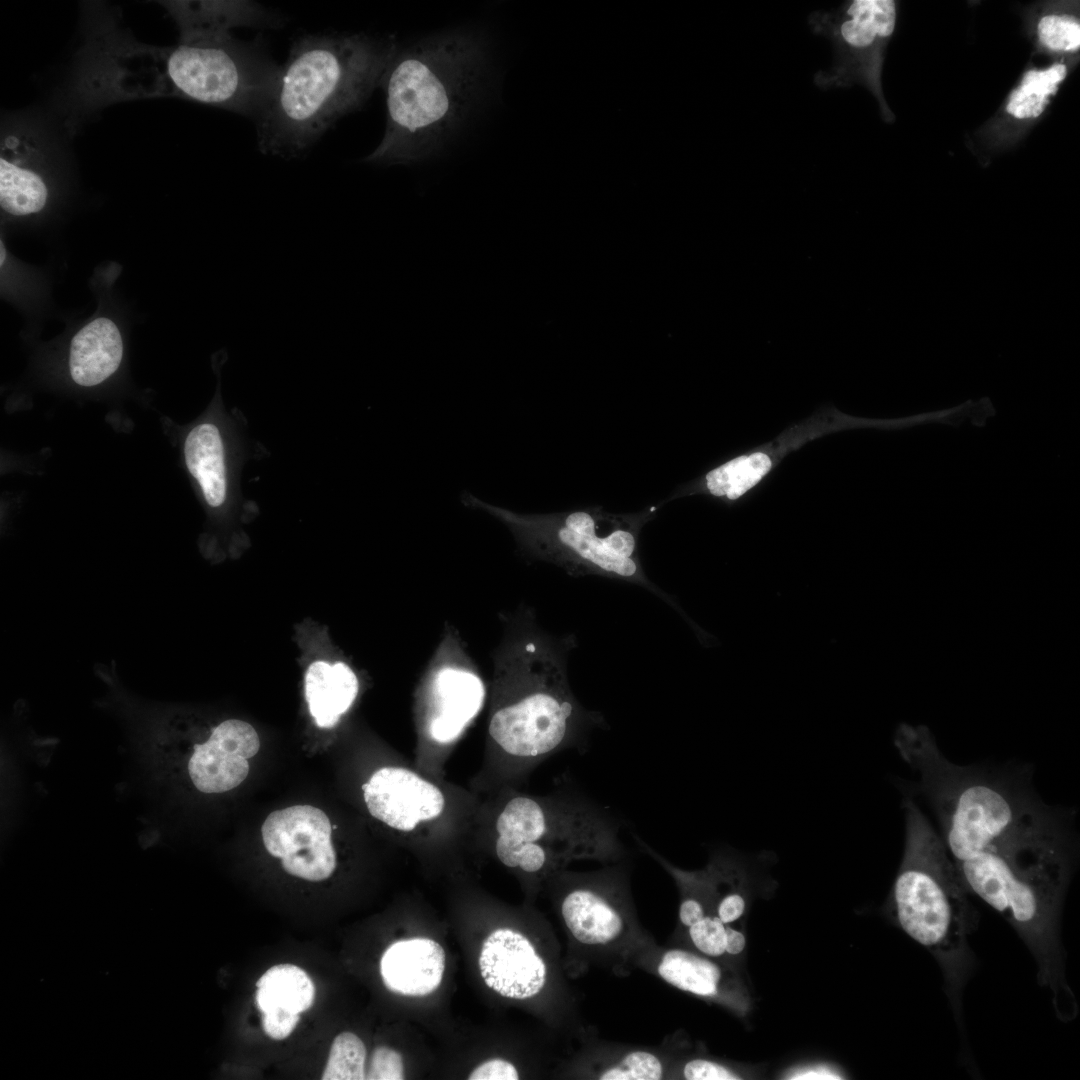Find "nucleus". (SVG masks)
<instances>
[{
	"label": "nucleus",
	"instance_id": "23",
	"mask_svg": "<svg viewBox=\"0 0 1080 1080\" xmlns=\"http://www.w3.org/2000/svg\"><path fill=\"white\" fill-rule=\"evenodd\" d=\"M1065 76L1066 67L1062 64L1041 71L1029 70L1020 86L1012 92L1007 112L1020 119L1039 116L1048 103V96L1056 93Z\"/></svg>",
	"mask_w": 1080,
	"mask_h": 1080
},
{
	"label": "nucleus",
	"instance_id": "20",
	"mask_svg": "<svg viewBox=\"0 0 1080 1080\" xmlns=\"http://www.w3.org/2000/svg\"><path fill=\"white\" fill-rule=\"evenodd\" d=\"M256 1003L263 1013L287 1012L301 1014L314 1001L315 987L310 977L293 964H278L269 968L256 983Z\"/></svg>",
	"mask_w": 1080,
	"mask_h": 1080
},
{
	"label": "nucleus",
	"instance_id": "5",
	"mask_svg": "<svg viewBox=\"0 0 1080 1080\" xmlns=\"http://www.w3.org/2000/svg\"><path fill=\"white\" fill-rule=\"evenodd\" d=\"M905 849L891 893L902 930L940 965L955 1006L972 967L973 915L965 889L935 827L904 794Z\"/></svg>",
	"mask_w": 1080,
	"mask_h": 1080
},
{
	"label": "nucleus",
	"instance_id": "15",
	"mask_svg": "<svg viewBox=\"0 0 1080 1080\" xmlns=\"http://www.w3.org/2000/svg\"><path fill=\"white\" fill-rule=\"evenodd\" d=\"M614 884L583 879L566 891L561 914L567 928L580 943L604 945L622 933L624 921L618 906L620 890Z\"/></svg>",
	"mask_w": 1080,
	"mask_h": 1080
},
{
	"label": "nucleus",
	"instance_id": "4",
	"mask_svg": "<svg viewBox=\"0 0 1080 1080\" xmlns=\"http://www.w3.org/2000/svg\"><path fill=\"white\" fill-rule=\"evenodd\" d=\"M399 45L392 36L308 35L291 47L274 90L255 119L259 149L301 155L382 84Z\"/></svg>",
	"mask_w": 1080,
	"mask_h": 1080
},
{
	"label": "nucleus",
	"instance_id": "7",
	"mask_svg": "<svg viewBox=\"0 0 1080 1080\" xmlns=\"http://www.w3.org/2000/svg\"><path fill=\"white\" fill-rule=\"evenodd\" d=\"M494 812L481 817L478 836H493L508 868L538 875L576 859L609 860L622 853L618 826L606 812L575 794L534 796L510 787Z\"/></svg>",
	"mask_w": 1080,
	"mask_h": 1080
},
{
	"label": "nucleus",
	"instance_id": "27",
	"mask_svg": "<svg viewBox=\"0 0 1080 1080\" xmlns=\"http://www.w3.org/2000/svg\"><path fill=\"white\" fill-rule=\"evenodd\" d=\"M689 936L704 955L717 957L726 952V926L718 916H704L689 927Z\"/></svg>",
	"mask_w": 1080,
	"mask_h": 1080
},
{
	"label": "nucleus",
	"instance_id": "11",
	"mask_svg": "<svg viewBox=\"0 0 1080 1080\" xmlns=\"http://www.w3.org/2000/svg\"><path fill=\"white\" fill-rule=\"evenodd\" d=\"M261 833L266 850L281 859L287 873L317 882L334 872L332 825L319 808L296 805L276 810L264 821Z\"/></svg>",
	"mask_w": 1080,
	"mask_h": 1080
},
{
	"label": "nucleus",
	"instance_id": "9",
	"mask_svg": "<svg viewBox=\"0 0 1080 1080\" xmlns=\"http://www.w3.org/2000/svg\"><path fill=\"white\" fill-rule=\"evenodd\" d=\"M487 699L485 683L458 633H444L419 682L414 715L419 770L433 762L463 736Z\"/></svg>",
	"mask_w": 1080,
	"mask_h": 1080
},
{
	"label": "nucleus",
	"instance_id": "32",
	"mask_svg": "<svg viewBox=\"0 0 1080 1080\" xmlns=\"http://www.w3.org/2000/svg\"><path fill=\"white\" fill-rule=\"evenodd\" d=\"M746 908V899L740 891H729L724 894L717 906V916L724 924H729L739 919Z\"/></svg>",
	"mask_w": 1080,
	"mask_h": 1080
},
{
	"label": "nucleus",
	"instance_id": "14",
	"mask_svg": "<svg viewBox=\"0 0 1080 1080\" xmlns=\"http://www.w3.org/2000/svg\"><path fill=\"white\" fill-rule=\"evenodd\" d=\"M478 964L485 984L506 998L534 997L546 983L542 957L527 937L509 928L496 929L485 939Z\"/></svg>",
	"mask_w": 1080,
	"mask_h": 1080
},
{
	"label": "nucleus",
	"instance_id": "18",
	"mask_svg": "<svg viewBox=\"0 0 1080 1080\" xmlns=\"http://www.w3.org/2000/svg\"><path fill=\"white\" fill-rule=\"evenodd\" d=\"M359 682L353 670L343 662L330 665L312 663L305 675V695L309 711L322 728L335 726L355 701Z\"/></svg>",
	"mask_w": 1080,
	"mask_h": 1080
},
{
	"label": "nucleus",
	"instance_id": "35",
	"mask_svg": "<svg viewBox=\"0 0 1080 1080\" xmlns=\"http://www.w3.org/2000/svg\"><path fill=\"white\" fill-rule=\"evenodd\" d=\"M746 940L744 935L731 928L726 927V944L725 951L731 955L740 954L745 948Z\"/></svg>",
	"mask_w": 1080,
	"mask_h": 1080
},
{
	"label": "nucleus",
	"instance_id": "19",
	"mask_svg": "<svg viewBox=\"0 0 1080 1080\" xmlns=\"http://www.w3.org/2000/svg\"><path fill=\"white\" fill-rule=\"evenodd\" d=\"M184 458L209 506H221L227 496L224 446L218 427L209 422L195 426L184 443Z\"/></svg>",
	"mask_w": 1080,
	"mask_h": 1080
},
{
	"label": "nucleus",
	"instance_id": "26",
	"mask_svg": "<svg viewBox=\"0 0 1080 1080\" xmlns=\"http://www.w3.org/2000/svg\"><path fill=\"white\" fill-rule=\"evenodd\" d=\"M1041 43L1053 50L1073 51L1080 47V26L1067 16L1049 15L1038 24Z\"/></svg>",
	"mask_w": 1080,
	"mask_h": 1080
},
{
	"label": "nucleus",
	"instance_id": "24",
	"mask_svg": "<svg viewBox=\"0 0 1080 1080\" xmlns=\"http://www.w3.org/2000/svg\"><path fill=\"white\" fill-rule=\"evenodd\" d=\"M366 1047L352 1032H342L332 1042L323 1080L365 1079Z\"/></svg>",
	"mask_w": 1080,
	"mask_h": 1080
},
{
	"label": "nucleus",
	"instance_id": "25",
	"mask_svg": "<svg viewBox=\"0 0 1080 1080\" xmlns=\"http://www.w3.org/2000/svg\"><path fill=\"white\" fill-rule=\"evenodd\" d=\"M663 1076V1066L658 1057L646 1051H634L607 1070L601 1080H658Z\"/></svg>",
	"mask_w": 1080,
	"mask_h": 1080
},
{
	"label": "nucleus",
	"instance_id": "36",
	"mask_svg": "<svg viewBox=\"0 0 1080 1080\" xmlns=\"http://www.w3.org/2000/svg\"><path fill=\"white\" fill-rule=\"evenodd\" d=\"M4 259H5V250H4V247H3V243L1 242V259H0L1 265L4 262Z\"/></svg>",
	"mask_w": 1080,
	"mask_h": 1080
},
{
	"label": "nucleus",
	"instance_id": "10",
	"mask_svg": "<svg viewBox=\"0 0 1080 1080\" xmlns=\"http://www.w3.org/2000/svg\"><path fill=\"white\" fill-rule=\"evenodd\" d=\"M895 24L893 0H853L831 10L813 11L808 16L812 33L828 39L833 48L832 65L815 73V85L822 90L849 85L858 56L890 37Z\"/></svg>",
	"mask_w": 1080,
	"mask_h": 1080
},
{
	"label": "nucleus",
	"instance_id": "17",
	"mask_svg": "<svg viewBox=\"0 0 1080 1080\" xmlns=\"http://www.w3.org/2000/svg\"><path fill=\"white\" fill-rule=\"evenodd\" d=\"M123 349L117 325L108 318H96L71 340L68 359L71 379L82 387L103 383L119 368Z\"/></svg>",
	"mask_w": 1080,
	"mask_h": 1080
},
{
	"label": "nucleus",
	"instance_id": "1",
	"mask_svg": "<svg viewBox=\"0 0 1080 1080\" xmlns=\"http://www.w3.org/2000/svg\"><path fill=\"white\" fill-rule=\"evenodd\" d=\"M161 3L179 28V41L172 46L138 42L119 26L115 13L89 12L69 86L73 110L174 97L256 119L272 95L280 66L261 42L239 40L231 29L266 23L268 12L248 1Z\"/></svg>",
	"mask_w": 1080,
	"mask_h": 1080
},
{
	"label": "nucleus",
	"instance_id": "2",
	"mask_svg": "<svg viewBox=\"0 0 1080 1080\" xmlns=\"http://www.w3.org/2000/svg\"><path fill=\"white\" fill-rule=\"evenodd\" d=\"M575 646L573 635L553 637L529 613L510 623L495 657L487 728L499 781L521 780L549 756L583 745L605 724L569 685L567 659Z\"/></svg>",
	"mask_w": 1080,
	"mask_h": 1080
},
{
	"label": "nucleus",
	"instance_id": "3",
	"mask_svg": "<svg viewBox=\"0 0 1080 1080\" xmlns=\"http://www.w3.org/2000/svg\"><path fill=\"white\" fill-rule=\"evenodd\" d=\"M492 59L485 36L453 29L399 47L384 75V136L365 162L405 164L444 148L481 104Z\"/></svg>",
	"mask_w": 1080,
	"mask_h": 1080
},
{
	"label": "nucleus",
	"instance_id": "22",
	"mask_svg": "<svg viewBox=\"0 0 1080 1080\" xmlns=\"http://www.w3.org/2000/svg\"><path fill=\"white\" fill-rule=\"evenodd\" d=\"M771 460L763 453L740 456L709 471L704 488L711 495L736 500L769 471Z\"/></svg>",
	"mask_w": 1080,
	"mask_h": 1080
},
{
	"label": "nucleus",
	"instance_id": "6",
	"mask_svg": "<svg viewBox=\"0 0 1080 1080\" xmlns=\"http://www.w3.org/2000/svg\"><path fill=\"white\" fill-rule=\"evenodd\" d=\"M462 502L502 522L529 559L554 564L573 577L594 575L630 582L677 608L671 596L649 580L639 557L641 530L663 502L635 513H611L597 506L545 514L516 513L467 492Z\"/></svg>",
	"mask_w": 1080,
	"mask_h": 1080
},
{
	"label": "nucleus",
	"instance_id": "31",
	"mask_svg": "<svg viewBox=\"0 0 1080 1080\" xmlns=\"http://www.w3.org/2000/svg\"><path fill=\"white\" fill-rule=\"evenodd\" d=\"M299 1019V1014L287 1012L263 1013L262 1027L264 1032L270 1038L275 1040H282L287 1038L293 1032Z\"/></svg>",
	"mask_w": 1080,
	"mask_h": 1080
},
{
	"label": "nucleus",
	"instance_id": "34",
	"mask_svg": "<svg viewBox=\"0 0 1080 1080\" xmlns=\"http://www.w3.org/2000/svg\"><path fill=\"white\" fill-rule=\"evenodd\" d=\"M790 1079H841V1076L829 1068L813 1067L793 1073Z\"/></svg>",
	"mask_w": 1080,
	"mask_h": 1080
},
{
	"label": "nucleus",
	"instance_id": "29",
	"mask_svg": "<svg viewBox=\"0 0 1080 1080\" xmlns=\"http://www.w3.org/2000/svg\"><path fill=\"white\" fill-rule=\"evenodd\" d=\"M683 1075L688 1080H737L740 1077L728 1068L705 1059H694L686 1063Z\"/></svg>",
	"mask_w": 1080,
	"mask_h": 1080
},
{
	"label": "nucleus",
	"instance_id": "8",
	"mask_svg": "<svg viewBox=\"0 0 1080 1080\" xmlns=\"http://www.w3.org/2000/svg\"><path fill=\"white\" fill-rule=\"evenodd\" d=\"M370 815L413 841L443 836H478L482 804L455 792L419 769L383 766L362 785Z\"/></svg>",
	"mask_w": 1080,
	"mask_h": 1080
},
{
	"label": "nucleus",
	"instance_id": "16",
	"mask_svg": "<svg viewBox=\"0 0 1080 1080\" xmlns=\"http://www.w3.org/2000/svg\"><path fill=\"white\" fill-rule=\"evenodd\" d=\"M446 955L442 946L430 938L403 939L383 953L380 973L385 986L408 996H424L441 984Z\"/></svg>",
	"mask_w": 1080,
	"mask_h": 1080
},
{
	"label": "nucleus",
	"instance_id": "30",
	"mask_svg": "<svg viewBox=\"0 0 1080 1080\" xmlns=\"http://www.w3.org/2000/svg\"><path fill=\"white\" fill-rule=\"evenodd\" d=\"M470 1080H517L516 1067L504 1059H490L477 1066L469 1075Z\"/></svg>",
	"mask_w": 1080,
	"mask_h": 1080
},
{
	"label": "nucleus",
	"instance_id": "13",
	"mask_svg": "<svg viewBox=\"0 0 1080 1080\" xmlns=\"http://www.w3.org/2000/svg\"><path fill=\"white\" fill-rule=\"evenodd\" d=\"M259 748L258 734L249 723L226 720L212 730L207 741L194 746L188 762L189 776L203 793L227 792L245 780L249 773L247 760Z\"/></svg>",
	"mask_w": 1080,
	"mask_h": 1080
},
{
	"label": "nucleus",
	"instance_id": "21",
	"mask_svg": "<svg viewBox=\"0 0 1080 1080\" xmlns=\"http://www.w3.org/2000/svg\"><path fill=\"white\" fill-rule=\"evenodd\" d=\"M657 973L671 986L703 997L717 995L722 977L721 969L715 963L681 949L665 952Z\"/></svg>",
	"mask_w": 1080,
	"mask_h": 1080
},
{
	"label": "nucleus",
	"instance_id": "28",
	"mask_svg": "<svg viewBox=\"0 0 1080 1080\" xmlns=\"http://www.w3.org/2000/svg\"><path fill=\"white\" fill-rule=\"evenodd\" d=\"M368 1080H401L404 1079V1065L401 1054L387 1046H378L374 1049L365 1075Z\"/></svg>",
	"mask_w": 1080,
	"mask_h": 1080
},
{
	"label": "nucleus",
	"instance_id": "12",
	"mask_svg": "<svg viewBox=\"0 0 1080 1080\" xmlns=\"http://www.w3.org/2000/svg\"><path fill=\"white\" fill-rule=\"evenodd\" d=\"M44 138L28 125L2 132L0 143V205L13 216L44 209L48 187L38 167L49 157Z\"/></svg>",
	"mask_w": 1080,
	"mask_h": 1080
},
{
	"label": "nucleus",
	"instance_id": "33",
	"mask_svg": "<svg viewBox=\"0 0 1080 1080\" xmlns=\"http://www.w3.org/2000/svg\"><path fill=\"white\" fill-rule=\"evenodd\" d=\"M704 916V907L699 899L685 892V897L679 907V919L682 924L690 927Z\"/></svg>",
	"mask_w": 1080,
	"mask_h": 1080
}]
</instances>
